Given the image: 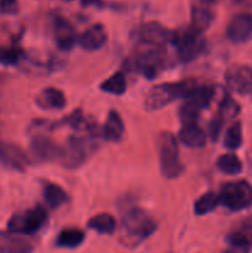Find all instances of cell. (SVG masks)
Here are the masks:
<instances>
[{
    "label": "cell",
    "mask_w": 252,
    "mask_h": 253,
    "mask_svg": "<svg viewBox=\"0 0 252 253\" xmlns=\"http://www.w3.org/2000/svg\"><path fill=\"white\" fill-rule=\"evenodd\" d=\"M200 84L195 79L156 84L148 90L145 98V109L156 111L169 105L178 99H187L198 90Z\"/></svg>",
    "instance_id": "1"
},
{
    "label": "cell",
    "mask_w": 252,
    "mask_h": 253,
    "mask_svg": "<svg viewBox=\"0 0 252 253\" xmlns=\"http://www.w3.org/2000/svg\"><path fill=\"white\" fill-rule=\"evenodd\" d=\"M167 51L162 46L137 43L133 53L125 61L128 71L137 72L146 78L152 79L165 69Z\"/></svg>",
    "instance_id": "2"
},
{
    "label": "cell",
    "mask_w": 252,
    "mask_h": 253,
    "mask_svg": "<svg viewBox=\"0 0 252 253\" xmlns=\"http://www.w3.org/2000/svg\"><path fill=\"white\" fill-rule=\"evenodd\" d=\"M157 224L140 208H132L123 216L120 242L126 247H136L151 236Z\"/></svg>",
    "instance_id": "3"
},
{
    "label": "cell",
    "mask_w": 252,
    "mask_h": 253,
    "mask_svg": "<svg viewBox=\"0 0 252 253\" xmlns=\"http://www.w3.org/2000/svg\"><path fill=\"white\" fill-rule=\"evenodd\" d=\"M158 156H160L161 173L165 178L175 179L184 172L177 138L172 132L168 131L161 132L158 137Z\"/></svg>",
    "instance_id": "4"
},
{
    "label": "cell",
    "mask_w": 252,
    "mask_h": 253,
    "mask_svg": "<svg viewBox=\"0 0 252 253\" xmlns=\"http://www.w3.org/2000/svg\"><path fill=\"white\" fill-rule=\"evenodd\" d=\"M47 222V210L42 205H35L30 209L17 211L7 221V230L14 234L34 235Z\"/></svg>",
    "instance_id": "5"
},
{
    "label": "cell",
    "mask_w": 252,
    "mask_h": 253,
    "mask_svg": "<svg viewBox=\"0 0 252 253\" xmlns=\"http://www.w3.org/2000/svg\"><path fill=\"white\" fill-rule=\"evenodd\" d=\"M203 35V32L198 31L190 25L182 31H175L172 44L177 48L178 59L180 62H190L203 53L207 44Z\"/></svg>",
    "instance_id": "6"
},
{
    "label": "cell",
    "mask_w": 252,
    "mask_h": 253,
    "mask_svg": "<svg viewBox=\"0 0 252 253\" xmlns=\"http://www.w3.org/2000/svg\"><path fill=\"white\" fill-rule=\"evenodd\" d=\"M220 204L231 211H241L252 205V185L247 180L229 182L221 188Z\"/></svg>",
    "instance_id": "7"
},
{
    "label": "cell",
    "mask_w": 252,
    "mask_h": 253,
    "mask_svg": "<svg viewBox=\"0 0 252 253\" xmlns=\"http://www.w3.org/2000/svg\"><path fill=\"white\" fill-rule=\"evenodd\" d=\"M215 90L212 86L200 85L195 93L188 96L184 103L180 105L178 115L183 125L195 124L199 119L203 109H207L214 98Z\"/></svg>",
    "instance_id": "8"
},
{
    "label": "cell",
    "mask_w": 252,
    "mask_h": 253,
    "mask_svg": "<svg viewBox=\"0 0 252 253\" xmlns=\"http://www.w3.org/2000/svg\"><path fill=\"white\" fill-rule=\"evenodd\" d=\"M132 36L137 43H148L165 47L167 43H173L175 31L167 29L160 22L150 21L140 25L133 30Z\"/></svg>",
    "instance_id": "9"
},
{
    "label": "cell",
    "mask_w": 252,
    "mask_h": 253,
    "mask_svg": "<svg viewBox=\"0 0 252 253\" xmlns=\"http://www.w3.org/2000/svg\"><path fill=\"white\" fill-rule=\"evenodd\" d=\"M86 158V143L83 138L72 136L64 146H61L58 163L64 168H78Z\"/></svg>",
    "instance_id": "10"
},
{
    "label": "cell",
    "mask_w": 252,
    "mask_h": 253,
    "mask_svg": "<svg viewBox=\"0 0 252 253\" xmlns=\"http://www.w3.org/2000/svg\"><path fill=\"white\" fill-rule=\"evenodd\" d=\"M216 0H192L190 26L204 34L215 17Z\"/></svg>",
    "instance_id": "11"
},
{
    "label": "cell",
    "mask_w": 252,
    "mask_h": 253,
    "mask_svg": "<svg viewBox=\"0 0 252 253\" xmlns=\"http://www.w3.org/2000/svg\"><path fill=\"white\" fill-rule=\"evenodd\" d=\"M0 163L9 169L25 172L30 158L21 147L11 142L0 141Z\"/></svg>",
    "instance_id": "12"
},
{
    "label": "cell",
    "mask_w": 252,
    "mask_h": 253,
    "mask_svg": "<svg viewBox=\"0 0 252 253\" xmlns=\"http://www.w3.org/2000/svg\"><path fill=\"white\" fill-rule=\"evenodd\" d=\"M227 86L237 94H249L252 90V69L247 66H235L225 74Z\"/></svg>",
    "instance_id": "13"
},
{
    "label": "cell",
    "mask_w": 252,
    "mask_h": 253,
    "mask_svg": "<svg viewBox=\"0 0 252 253\" xmlns=\"http://www.w3.org/2000/svg\"><path fill=\"white\" fill-rule=\"evenodd\" d=\"M32 156L40 162H58L61 155V146L54 143L46 136H35L30 143Z\"/></svg>",
    "instance_id": "14"
},
{
    "label": "cell",
    "mask_w": 252,
    "mask_h": 253,
    "mask_svg": "<svg viewBox=\"0 0 252 253\" xmlns=\"http://www.w3.org/2000/svg\"><path fill=\"white\" fill-rule=\"evenodd\" d=\"M252 35V15L247 12L235 15L226 27V36L234 43H242Z\"/></svg>",
    "instance_id": "15"
},
{
    "label": "cell",
    "mask_w": 252,
    "mask_h": 253,
    "mask_svg": "<svg viewBox=\"0 0 252 253\" xmlns=\"http://www.w3.org/2000/svg\"><path fill=\"white\" fill-rule=\"evenodd\" d=\"M34 245L22 235L0 230V253H32Z\"/></svg>",
    "instance_id": "16"
},
{
    "label": "cell",
    "mask_w": 252,
    "mask_h": 253,
    "mask_svg": "<svg viewBox=\"0 0 252 253\" xmlns=\"http://www.w3.org/2000/svg\"><path fill=\"white\" fill-rule=\"evenodd\" d=\"M54 40H56L57 46L63 51H69L74 47V44L78 41L76 29L73 25L64 17H56L54 19Z\"/></svg>",
    "instance_id": "17"
},
{
    "label": "cell",
    "mask_w": 252,
    "mask_h": 253,
    "mask_svg": "<svg viewBox=\"0 0 252 253\" xmlns=\"http://www.w3.org/2000/svg\"><path fill=\"white\" fill-rule=\"evenodd\" d=\"M106 41H108V32L103 24L91 25L78 37L79 46L85 51L100 49L106 43Z\"/></svg>",
    "instance_id": "18"
},
{
    "label": "cell",
    "mask_w": 252,
    "mask_h": 253,
    "mask_svg": "<svg viewBox=\"0 0 252 253\" xmlns=\"http://www.w3.org/2000/svg\"><path fill=\"white\" fill-rule=\"evenodd\" d=\"M36 104L43 110H61L66 106V95L59 89L48 86L44 88L36 96Z\"/></svg>",
    "instance_id": "19"
},
{
    "label": "cell",
    "mask_w": 252,
    "mask_h": 253,
    "mask_svg": "<svg viewBox=\"0 0 252 253\" xmlns=\"http://www.w3.org/2000/svg\"><path fill=\"white\" fill-rule=\"evenodd\" d=\"M178 138L184 146L189 148H203L207 145L208 136L205 131L197 124L183 125L178 133Z\"/></svg>",
    "instance_id": "20"
},
{
    "label": "cell",
    "mask_w": 252,
    "mask_h": 253,
    "mask_svg": "<svg viewBox=\"0 0 252 253\" xmlns=\"http://www.w3.org/2000/svg\"><path fill=\"white\" fill-rule=\"evenodd\" d=\"M124 132H125V125H124L120 114L116 110H110L105 124L101 127V135L106 141L119 142L123 138Z\"/></svg>",
    "instance_id": "21"
},
{
    "label": "cell",
    "mask_w": 252,
    "mask_h": 253,
    "mask_svg": "<svg viewBox=\"0 0 252 253\" xmlns=\"http://www.w3.org/2000/svg\"><path fill=\"white\" fill-rule=\"evenodd\" d=\"M43 198L46 204L48 205L51 209H56L63 205L64 203L68 202V194L66 190L61 187V185L56 184V183L47 182L43 185Z\"/></svg>",
    "instance_id": "22"
},
{
    "label": "cell",
    "mask_w": 252,
    "mask_h": 253,
    "mask_svg": "<svg viewBox=\"0 0 252 253\" xmlns=\"http://www.w3.org/2000/svg\"><path fill=\"white\" fill-rule=\"evenodd\" d=\"M85 240V234L77 227H68L59 232L57 236L56 245L61 249H77Z\"/></svg>",
    "instance_id": "23"
},
{
    "label": "cell",
    "mask_w": 252,
    "mask_h": 253,
    "mask_svg": "<svg viewBox=\"0 0 252 253\" xmlns=\"http://www.w3.org/2000/svg\"><path fill=\"white\" fill-rule=\"evenodd\" d=\"M86 226H88V229L94 230L99 234L113 235L116 230V220L111 214L100 212V214H96L93 217H90L88 220Z\"/></svg>",
    "instance_id": "24"
},
{
    "label": "cell",
    "mask_w": 252,
    "mask_h": 253,
    "mask_svg": "<svg viewBox=\"0 0 252 253\" xmlns=\"http://www.w3.org/2000/svg\"><path fill=\"white\" fill-rule=\"evenodd\" d=\"M126 78L123 72H116L100 84V89L104 93L111 95H123L126 91Z\"/></svg>",
    "instance_id": "25"
},
{
    "label": "cell",
    "mask_w": 252,
    "mask_h": 253,
    "mask_svg": "<svg viewBox=\"0 0 252 253\" xmlns=\"http://www.w3.org/2000/svg\"><path fill=\"white\" fill-rule=\"evenodd\" d=\"M216 167L220 172L229 175H237L242 172V162L234 153L221 155L216 161Z\"/></svg>",
    "instance_id": "26"
},
{
    "label": "cell",
    "mask_w": 252,
    "mask_h": 253,
    "mask_svg": "<svg viewBox=\"0 0 252 253\" xmlns=\"http://www.w3.org/2000/svg\"><path fill=\"white\" fill-rule=\"evenodd\" d=\"M220 204V197L219 194L214 192H208L203 194L197 199L194 203V212L197 215H205L209 212L214 211Z\"/></svg>",
    "instance_id": "27"
},
{
    "label": "cell",
    "mask_w": 252,
    "mask_h": 253,
    "mask_svg": "<svg viewBox=\"0 0 252 253\" xmlns=\"http://www.w3.org/2000/svg\"><path fill=\"white\" fill-rule=\"evenodd\" d=\"M240 113V105L235 99H232L229 94H225L222 96L221 101L219 104V111H217V116L221 119L222 121L231 120V119L236 118Z\"/></svg>",
    "instance_id": "28"
},
{
    "label": "cell",
    "mask_w": 252,
    "mask_h": 253,
    "mask_svg": "<svg viewBox=\"0 0 252 253\" xmlns=\"http://www.w3.org/2000/svg\"><path fill=\"white\" fill-rule=\"evenodd\" d=\"M242 145V125L240 121L232 124L225 132L224 146L227 150H239Z\"/></svg>",
    "instance_id": "29"
},
{
    "label": "cell",
    "mask_w": 252,
    "mask_h": 253,
    "mask_svg": "<svg viewBox=\"0 0 252 253\" xmlns=\"http://www.w3.org/2000/svg\"><path fill=\"white\" fill-rule=\"evenodd\" d=\"M21 53L19 48H6V47H0V63L6 64V66H14L21 58Z\"/></svg>",
    "instance_id": "30"
},
{
    "label": "cell",
    "mask_w": 252,
    "mask_h": 253,
    "mask_svg": "<svg viewBox=\"0 0 252 253\" xmlns=\"http://www.w3.org/2000/svg\"><path fill=\"white\" fill-rule=\"evenodd\" d=\"M0 12L4 15H15L19 12L17 0H0Z\"/></svg>",
    "instance_id": "31"
},
{
    "label": "cell",
    "mask_w": 252,
    "mask_h": 253,
    "mask_svg": "<svg viewBox=\"0 0 252 253\" xmlns=\"http://www.w3.org/2000/svg\"><path fill=\"white\" fill-rule=\"evenodd\" d=\"M224 126V121L219 118V116H215L209 124V136L211 138V141H216L219 138L220 132H221V128Z\"/></svg>",
    "instance_id": "32"
},
{
    "label": "cell",
    "mask_w": 252,
    "mask_h": 253,
    "mask_svg": "<svg viewBox=\"0 0 252 253\" xmlns=\"http://www.w3.org/2000/svg\"><path fill=\"white\" fill-rule=\"evenodd\" d=\"M81 2L83 6H90V5H94L96 4V2H99V0H81Z\"/></svg>",
    "instance_id": "33"
},
{
    "label": "cell",
    "mask_w": 252,
    "mask_h": 253,
    "mask_svg": "<svg viewBox=\"0 0 252 253\" xmlns=\"http://www.w3.org/2000/svg\"><path fill=\"white\" fill-rule=\"evenodd\" d=\"M240 231H241V230H240ZM241 232H244V231H241ZM244 234L246 235L247 237H249L250 242H251V244H252V231H249V232H244Z\"/></svg>",
    "instance_id": "34"
},
{
    "label": "cell",
    "mask_w": 252,
    "mask_h": 253,
    "mask_svg": "<svg viewBox=\"0 0 252 253\" xmlns=\"http://www.w3.org/2000/svg\"><path fill=\"white\" fill-rule=\"evenodd\" d=\"M64 1H73V0H64Z\"/></svg>",
    "instance_id": "35"
}]
</instances>
